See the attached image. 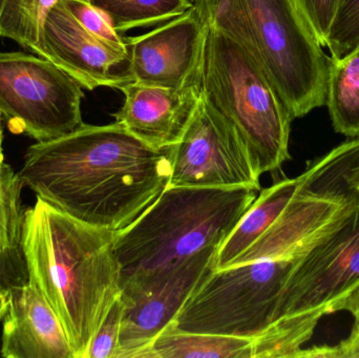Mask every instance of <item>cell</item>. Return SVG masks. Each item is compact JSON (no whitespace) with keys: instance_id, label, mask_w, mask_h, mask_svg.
Here are the masks:
<instances>
[{"instance_id":"obj_26","label":"cell","mask_w":359,"mask_h":358,"mask_svg":"<svg viewBox=\"0 0 359 358\" xmlns=\"http://www.w3.org/2000/svg\"><path fill=\"white\" fill-rule=\"evenodd\" d=\"M22 184L18 174L11 168L10 165L4 163L0 172V202L19 185Z\"/></svg>"},{"instance_id":"obj_17","label":"cell","mask_w":359,"mask_h":358,"mask_svg":"<svg viewBox=\"0 0 359 358\" xmlns=\"http://www.w3.org/2000/svg\"><path fill=\"white\" fill-rule=\"evenodd\" d=\"M332 58L326 104L333 128L347 138H359V46Z\"/></svg>"},{"instance_id":"obj_14","label":"cell","mask_w":359,"mask_h":358,"mask_svg":"<svg viewBox=\"0 0 359 358\" xmlns=\"http://www.w3.org/2000/svg\"><path fill=\"white\" fill-rule=\"evenodd\" d=\"M0 354L4 358H74L60 319L32 282L8 290Z\"/></svg>"},{"instance_id":"obj_6","label":"cell","mask_w":359,"mask_h":358,"mask_svg":"<svg viewBox=\"0 0 359 358\" xmlns=\"http://www.w3.org/2000/svg\"><path fill=\"white\" fill-rule=\"evenodd\" d=\"M204 23L203 96L236 128L259 174L274 172L290 158L292 117L255 57L233 38Z\"/></svg>"},{"instance_id":"obj_24","label":"cell","mask_w":359,"mask_h":358,"mask_svg":"<svg viewBox=\"0 0 359 358\" xmlns=\"http://www.w3.org/2000/svg\"><path fill=\"white\" fill-rule=\"evenodd\" d=\"M322 46H327L339 0H294Z\"/></svg>"},{"instance_id":"obj_20","label":"cell","mask_w":359,"mask_h":358,"mask_svg":"<svg viewBox=\"0 0 359 358\" xmlns=\"http://www.w3.org/2000/svg\"><path fill=\"white\" fill-rule=\"evenodd\" d=\"M92 4L121 35L130 29L163 25L194 6L192 0H94Z\"/></svg>"},{"instance_id":"obj_7","label":"cell","mask_w":359,"mask_h":358,"mask_svg":"<svg viewBox=\"0 0 359 358\" xmlns=\"http://www.w3.org/2000/svg\"><path fill=\"white\" fill-rule=\"evenodd\" d=\"M302 258L211 271L172 325L181 331L255 340L276 319L285 282Z\"/></svg>"},{"instance_id":"obj_22","label":"cell","mask_w":359,"mask_h":358,"mask_svg":"<svg viewBox=\"0 0 359 358\" xmlns=\"http://www.w3.org/2000/svg\"><path fill=\"white\" fill-rule=\"evenodd\" d=\"M126 304L121 296L111 305L96 336L93 338L86 358H115L119 347L120 331Z\"/></svg>"},{"instance_id":"obj_8","label":"cell","mask_w":359,"mask_h":358,"mask_svg":"<svg viewBox=\"0 0 359 358\" xmlns=\"http://www.w3.org/2000/svg\"><path fill=\"white\" fill-rule=\"evenodd\" d=\"M83 88L50 61L35 54L0 52V117L14 134L37 142L83 124Z\"/></svg>"},{"instance_id":"obj_31","label":"cell","mask_w":359,"mask_h":358,"mask_svg":"<svg viewBox=\"0 0 359 358\" xmlns=\"http://www.w3.org/2000/svg\"><path fill=\"white\" fill-rule=\"evenodd\" d=\"M80 1L88 2V4H92L94 0H80Z\"/></svg>"},{"instance_id":"obj_29","label":"cell","mask_w":359,"mask_h":358,"mask_svg":"<svg viewBox=\"0 0 359 358\" xmlns=\"http://www.w3.org/2000/svg\"><path fill=\"white\" fill-rule=\"evenodd\" d=\"M352 186L356 189V191H359V168L356 170V172H354L353 177H352Z\"/></svg>"},{"instance_id":"obj_19","label":"cell","mask_w":359,"mask_h":358,"mask_svg":"<svg viewBox=\"0 0 359 358\" xmlns=\"http://www.w3.org/2000/svg\"><path fill=\"white\" fill-rule=\"evenodd\" d=\"M58 0H0V37L44 58V22Z\"/></svg>"},{"instance_id":"obj_21","label":"cell","mask_w":359,"mask_h":358,"mask_svg":"<svg viewBox=\"0 0 359 358\" xmlns=\"http://www.w3.org/2000/svg\"><path fill=\"white\" fill-rule=\"evenodd\" d=\"M359 46V0H339L326 48L341 58Z\"/></svg>"},{"instance_id":"obj_13","label":"cell","mask_w":359,"mask_h":358,"mask_svg":"<svg viewBox=\"0 0 359 358\" xmlns=\"http://www.w3.org/2000/svg\"><path fill=\"white\" fill-rule=\"evenodd\" d=\"M119 90L126 100L116 122L158 149L178 144L202 95L201 83L175 90L132 82Z\"/></svg>"},{"instance_id":"obj_28","label":"cell","mask_w":359,"mask_h":358,"mask_svg":"<svg viewBox=\"0 0 359 358\" xmlns=\"http://www.w3.org/2000/svg\"><path fill=\"white\" fill-rule=\"evenodd\" d=\"M8 290L0 289V321L4 319L8 312Z\"/></svg>"},{"instance_id":"obj_23","label":"cell","mask_w":359,"mask_h":358,"mask_svg":"<svg viewBox=\"0 0 359 358\" xmlns=\"http://www.w3.org/2000/svg\"><path fill=\"white\" fill-rule=\"evenodd\" d=\"M67 8L78 21L90 33L107 43L128 50L126 37L115 31L107 16L92 4L80 0H65Z\"/></svg>"},{"instance_id":"obj_30","label":"cell","mask_w":359,"mask_h":358,"mask_svg":"<svg viewBox=\"0 0 359 358\" xmlns=\"http://www.w3.org/2000/svg\"><path fill=\"white\" fill-rule=\"evenodd\" d=\"M4 151H2V130L0 128V172H1L2 167H4Z\"/></svg>"},{"instance_id":"obj_10","label":"cell","mask_w":359,"mask_h":358,"mask_svg":"<svg viewBox=\"0 0 359 358\" xmlns=\"http://www.w3.org/2000/svg\"><path fill=\"white\" fill-rule=\"evenodd\" d=\"M219 248H208L130 289L121 290L126 304L115 358H147L154 340L174 323L180 311L213 270Z\"/></svg>"},{"instance_id":"obj_5","label":"cell","mask_w":359,"mask_h":358,"mask_svg":"<svg viewBox=\"0 0 359 358\" xmlns=\"http://www.w3.org/2000/svg\"><path fill=\"white\" fill-rule=\"evenodd\" d=\"M359 286V202L289 273L273 323L252 340V358H299L320 319Z\"/></svg>"},{"instance_id":"obj_16","label":"cell","mask_w":359,"mask_h":358,"mask_svg":"<svg viewBox=\"0 0 359 358\" xmlns=\"http://www.w3.org/2000/svg\"><path fill=\"white\" fill-rule=\"evenodd\" d=\"M147 358H252V340L181 331L170 325L154 340Z\"/></svg>"},{"instance_id":"obj_12","label":"cell","mask_w":359,"mask_h":358,"mask_svg":"<svg viewBox=\"0 0 359 358\" xmlns=\"http://www.w3.org/2000/svg\"><path fill=\"white\" fill-rule=\"evenodd\" d=\"M44 59L88 90H119L134 82L128 50L116 48L86 29L58 0L44 22Z\"/></svg>"},{"instance_id":"obj_2","label":"cell","mask_w":359,"mask_h":358,"mask_svg":"<svg viewBox=\"0 0 359 358\" xmlns=\"http://www.w3.org/2000/svg\"><path fill=\"white\" fill-rule=\"evenodd\" d=\"M115 235L65 214L41 198L23 214L21 247L29 281L60 319L74 358H86L121 294Z\"/></svg>"},{"instance_id":"obj_32","label":"cell","mask_w":359,"mask_h":358,"mask_svg":"<svg viewBox=\"0 0 359 358\" xmlns=\"http://www.w3.org/2000/svg\"><path fill=\"white\" fill-rule=\"evenodd\" d=\"M0 128H1V122H0Z\"/></svg>"},{"instance_id":"obj_9","label":"cell","mask_w":359,"mask_h":358,"mask_svg":"<svg viewBox=\"0 0 359 358\" xmlns=\"http://www.w3.org/2000/svg\"><path fill=\"white\" fill-rule=\"evenodd\" d=\"M261 174L236 128L201 95L178 144L168 186L261 189Z\"/></svg>"},{"instance_id":"obj_18","label":"cell","mask_w":359,"mask_h":358,"mask_svg":"<svg viewBox=\"0 0 359 358\" xmlns=\"http://www.w3.org/2000/svg\"><path fill=\"white\" fill-rule=\"evenodd\" d=\"M19 185L0 202V289L10 290L29 281L21 247L23 214Z\"/></svg>"},{"instance_id":"obj_3","label":"cell","mask_w":359,"mask_h":358,"mask_svg":"<svg viewBox=\"0 0 359 358\" xmlns=\"http://www.w3.org/2000/svg\"><path fill=\"white\" fill-rule=\"evenodd\" d=\"M261 189L172 187L132 225L115 235L121 290L175 268L194 254L219 248Z\"/></svg>"},{"instance_id":"obj_25","label":"cell","mask_w":359,"mask_h":358,"mask_svg":"<svg viewBox=\"0 0 359 358\" xmlns=\"http://www.w3.org/2000/svg\"><path fill=\"white\" fill-rule=\"evenodd\" d=\"M302 357L356 358L359 357V326L354 324L351 334L333 346H316L304 349Z\"/></svg>"},{"instance_id":"obj_15","label":"cell","mask_w":359,"mask_h":358,"mask_svg":"<svg viewBox=\"0 0 359 358\" xmlns=\"http://www.w3.org/2000/svg\"><path fill=\"white\" fill-rule=\"evenodd\" d=\"M301 183L299 176L285 179L259 191L257 199L217 250L213 270L231 266L290 203Z\"/></svg>"},{"instance_id":"obj_11","label":"cell","mask_w":359,"mask_h":358,"mask_svg":"<svg viewBox=\"0 0 359 358\" xmlns=\"http://www.w3.org/2000/svg\"><path fill=\"white\" fill-rule=\"evenodd\" d=\"M205 37L194 6L149 33L126 37L134 82L175 90L200 84Z\"/></svg>"},{"instance_id":"obj_4","label":"cell","mask_w":359,"mask_h":358,"mask_svg":"<svg viewBox=\"0 0 359 358\" xmlns=\"http://www.w3.org/2000/svg\"><path fill=\"white\" fill-rule=\"evenodd\" d=\"M205 22L259 63L292 119L326 104L332 58L294 0H192Z\"/></svg>"},{"instance_id":"obj_1","label":"cell","mask_w":359,"mask_h":358,"mask_svg":"<svg viewBox=\"0 0 359 358\" xmlns=\"http://www.w3.org/2000/svg\"><path fill=\"white\" fill-rule=\"evenodd\" d=\"M172 147L158 149L118 123L82 124L27 149L23 186L86 224L119 233L170 184Z\"/></svg>"},{"instance_id":"obj_27","label":"cell","mask_w":359,"mask_h":358,"mask_svg":"<svg viewBox=\"0 0 359 358\" xmlns=\"http://www.w3.org/2000/svg\"><path fill=\"white\" fill-rule=\"evenodd\" d=\"M339 311L349 312L355 319L354 324L359 326V286L344 302H341L337 307L335 312H339Z\"/></svg>"}]
</instances>
